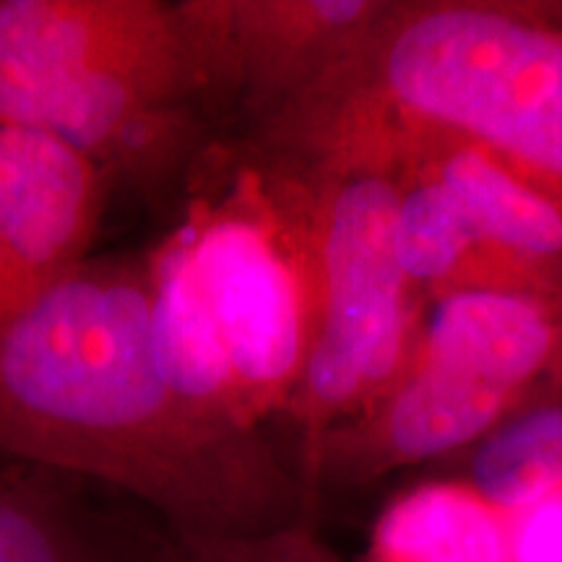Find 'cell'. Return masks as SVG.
Segmentation results:
<instances>
[{"instance_id":"6","label":"cell","mask_w":562,"mask_h":562,"mask_svg":"<svg viewBox=\"0 0 562 562\" xmlns=\"http://www.w3.org/2000/svg\"><path fill=\"white\" fill-rule=\"evenodd\" d=\"M393 0H188L201 108H237L250 131L360 55Z\"/></svg>"},{"instance_id":"14","label":"cell","mask_w":562,"mask_h":562,"mask_svg":"<svg viewBox=\"0 0 562 562\" xmlns=\"http://www.w3.org/2000/svg\"><path fill=\"white\" fill-rule=\"evenodd\" d=\"M11 474H13V472H5V469H0V484H3L5 480H9Z\"/></svg>"},{"instance_id":"12","label":"cell","mask_w":562,"mask_h":562,"mask_svg":"<svg viewBox=\"0 0 562 562\" xmlns=\"http://www.w3.org/2000/svg\"><path fill=\"white\" fill-rule=\"evenodd\" d=\"M138 537L151 562H347L323 542L311 518L256 537H203L165 524L138 526Z\"/></svg>"},{"instance_id":"5","label":"cell","mask_w":562,"mask_h":562,"mask_svg":"<svg viewBox=\"0 0 562 562\" xmlns=\"http://www.w3.org/2000/svg\"><path fill=\"white\" fill-rule=\"evenodd\" d=\"M294 172L307 182L318 292L311 357L286 414L300 438V472L328 432L396 385L422 321L419 292L393 250L398 175L375 167Z\"/></svg>"},{"instance_id":"13","label":"cell","mask_w":562,"mask_h":562,"mask_svg":"<svg viewBox=\"0 0 562 562\" xmlns=\"http://www.w3.org/2000/svg\"><path fill=\"white\" fill-rule=\"evenodd\" d=\"M513 562H562V487L508 516Z\"/></svg>"},{"instance_id":"11","label":"cell","mask_w":562,"mask_h":562,"mask_svg":"<svg viewBox=\"0 0 562 562\" xmlns=\"http://www.w3.org/2000/svg\"><path fill=\"white\" fill-rule=\"evenodd\" d=\"M393 250L404 277L419 294L432 300L451 294L472 252L480 248L461 211L432 178L419 172L398 175Z\"/></svg>"},{"instance_id":"2","label":"cell","mask_w":562,"mask_h":562,"mask_svg":"<svg viewBox=\"0 0 562 562\" xmlns=\"http://www.w3.org/2000/svg\"><path fill=\"white\" fill-rule=\"evenodd\" d=\"M144 256L159 368L193 409L248 430L290 414L318 315L300 172L248 161Z\"/></svg>"},{"instance_id":"1","label":"cell","mask_w":562,"mask_h":562,"mask_svg":"<svg viewBox=\"0 0 562 562\" xmlns=\"http://www.w3.org/2000/svg\"><path fill=\"white\" fill-rule=\"evenodd\" d=\"M0 456L104 482L203 537L311 518L266 430L206 417L165 378L144 258H87L0 328Z\"/></svg>"},{"instance_id":"7","label":"cell","mask_w":562,"mask_h":562,"mask_svg":"<svg viewBox=\"0 0 562 562\" xmlns=\"http://www.w3.org/2000/svg\"><path fill=\"white\" fill-rule=\"evenodd\" d=\"M108 175L47 133L0 125V328L89 258Z\"/></svg>"},{"instance_id":"4","label":"cell","mask_w":562,"mask_h":562,"mask_svg":"<svg viewBox=\"0 0 562 562\" xmlns=\"http://www.w3.org/2000/svg\"><path fill=\"white\" fill-rule=\"evenodd\" d=\"M195 104L182 3L0 0V125L47 133L108 175L191 138Z\"/></svg>"},{"instance_id":"10","label":"cell","mask_w":562,"mask_h":562,"mask_svg":"<svg viewBox=\"0 0 562 562\" xmlns=\"http://www.w3.org/2000/svg\"><path fill=\"white\" fill-rule=\"evenodd\" d=\"M461 480L505 516L562 487V393L510 414L463 451Z\"/></svg>"},{"instance_id":"9","label":"cell","mask_w":562,"mask_h":562,"mask_svg":"<svg viewBox=\"0 0 562 562\" xmlns=\"http://www.w3.org/2000/svg\"><path fill=\"white\" fill-rule=\"evenodd\" d=\"M0 562H151L138 529L102 531L50 472L11 474L0 484Z\"/></svg>"},{"instance_id":"3","label":"cell","mask_w":562,"mask_h":562,"mask_svg":"<svg viewBox=\"0 0 562 562\" xmlns=\"http://www.w3.org/2000/svg\"><path fill=\"white\" fill-rule=\"evenodd\" d=\"M326 146L378 125L490 151L562 206V5L393 0L368 47L290 108Z\"/></svg>"},{"instance_id":"8","label":"cell","mask_w":562,"mask_h":562,"mask_svg":"<svg viewBox=\"0 0 562 562\" xmlns=\"http://www.w3.org/2000/svg\"><path fill=\"white\" fill-rule=\"evenodd\" d=\"M364 562H513L510 521L461 476L419 482L383 505Z\"/></svg>"}]
</instances>
